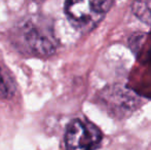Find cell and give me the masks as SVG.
Returning a JSON list of instances; mask_svg holds the SVG:
<instances>
[{
	"mask_svg": "<svg viewBox=\"0 0 151 150\" xmlns=\"http://www.w3.org/2000/svg\"><path fill=\"white\" fill-rule=\"evenodd\" d=\"M37 1H42V0H37Z\"/></svg>",
	"mask_w": 151,
	"mask_h": 150,
	"instance_id": "obj_6",
	"label": "cell"
},
{
	"mask_svg": "<svg viewBox=\"0 0 151 150\" xmlns=\"http://www.w3.org/2000/svg\"><path fill=\"white\" fill-rule=\"evenodd\" d=\"M14 82L12 77L7 73V71L0 67V98L9 99L14 96Z\"/></svg>",
	"mask_w": 151,
	"mask_h": 150,
	"instance_id": "obj_5",
	"label": "cell"
},
{
	"mask_svg": "<svg viewBox=\"0 0 151 150\" xmlns=\"http://www.w3.org/2000/svg\"><path fill=\"white\" fill-rule=\"evenodd\" d=\"M132 8L140 21L151 25V0H134Z\"/></svg>",
	"mask_w": 151,
	"mask_h": 150,
	"instance_id": "obj_4",
	"label": "cell"
},
{
	"mask_svg": "<svg viewBox=\"0 0 151 150\" xmlns=\"http://www.w3.org/2000/svg\"><path fill=\"white\" fill-rule=\"evenodd\" d=\"M112 0H66L65 14L70 24L80 32H90L102 22Z\"/></svg>",
	"mask_w": 151,
	"mask_h": 150,
	"instance_id": "obj_2",
	"label": "cell"
},
{
	"mask_svg": "<svg viewBox=\"0 0 151 150\" xmlns=\"http://www.w3.org/2000/svg\"><path fill=\"white\" fill-rule=\"evenodd\" d=\"M14 36L17 47L30 56L50 57L59 45L52 22L38 14L21 21L16 26Z\"/></svg>",
	"mask_w": 151,
	"mask_h": 150,
	"instance_id": "obj_1",
	"label": "cell"
},
{
	"mask_svg": "<svg viewBox=\"0 0 151 150\" xmlns=\"http://www.w3.org/2000/svg\"><path fill=\"white\" fill-rule=\"evenodd\" d=\"M100 128L86 119L75 118L67 126L65 145L67 150H96L102 143Z\"/></svg>",
	"mask_w": 151,
	"mask_h": 150,
	"instance_id": "obj_3",
	"label": "cell"
}]
</instances>
